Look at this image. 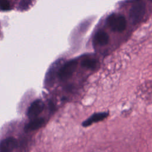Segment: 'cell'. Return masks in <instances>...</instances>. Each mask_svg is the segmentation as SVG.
I'll return each instance as SVG.
<instances>
[{"label":"cell","instance_id":"obj_1","mask_svg":"<svg viewBox=\"0 0 152 152\" xmlns=\"http://www.w3.org/2000/svg\"><path fill=\"white\" fill-rule=\"evenodd\" d=\"M106 22L112 30L115 32L123 31L126 26L125 17L119 14H112L108 16Z\"/></svg>","mask_w":152,"mask_h":152},{"label":"cell","instance_id":"obj_2","mask_svg":"<svg viewBox=\"0 0 152 152\" xmlns=\"http://www.w3.org/2000/svg\"><path fill=\"white\" fill-rule=\"evenodd\" d=\"M145 12V4L144 2L139 1L135 2L129 10V18L132 24H136L142 19Z\"/></svg>","mask_w":152,"mask_h":152},{"label":"cell","instance_id":"obj_3","mask_svg":"<svg viewBox=\"0 0 152 152\" xmlns=\"http://www.w3.org/2000/svg\"><path fill=\"white\" fill-rule=\"evenodd\" d=\"M78 62L72 59L66 62L59 70L58 77L61 80H66L69 78L77 69Z\"/></svg>","mask_w":152,"mask_h":152},{"label":"cell","instance_id":"obj_4","mask_svg":"<svg viewBox=\"0 0 152 152\" xmlns=\"http://www.w3.org/2000/svg\"><path fill=\"white\" fill-rule=\"evenodd\" d=\"M43 102L41 100L37 99L34 101L29 106L27 110V115L31 119L36 118L43 110Z\"/></svg>","mask_w":152,"mask_h":152},{"label":"cell","instance_id":"obj_5","mask_svg":"<svg viewBox=\"0 0 152 152\" xmlns=\"http://www.w3.org/2000/svg\"><path fill=\"white\" fill-rule=\"evenodd\" d=\"M17 145V140L12 138L9 137L3 140L0 142V152H10L14 150Z\"/></svg>","mask_w":152,"mask_h":152},{"label":"cell","instance_id":"obj_6","mask_svg":"<svg viewBox=\"0 0 152 152\" xmlns=\"http://www.w3.org/2000/svg\"><path fill=\"white\" fill-rule=\"evenodd\" d=\"M108 112H100L94 113L90 118H88L86 121H84L82 124V125L84 127L88 126L94 122H97L103 120L108 116Z\"/></svg>","mask_w":152,"mask_h":152},{"label":"cell","instance_id":"obj_7","mask_svg":"<svg viewBox=\"0 0 152 152\" xmlns=\"http://www.w3.org/2000/svg\"><path fill=\"white\" fill-rule=\"evenodd\" d=\"M94 40L99 45L104 46L108 43L109 41V36L104 31L99 30L95 34Z\"/></svg>","mask_w":152,"mask_h":152},{"label":"cell","instance_id":"obj_8","mask_svg":"<svg viewBox=\"0 0 152 152\" xmlns=\"http://www.w3.org/2000/svg\"><path fill=\"white\" fill-rule=\"evenodd\" d=\"M44 122V119L42 118L32 119V121H30L25 126L24 130L26 132L34 131L41 127L43 125Z\"/></svg>","mask_w":152,"mask_h":152},{"label":"cell","instance_id":"obj_9","mask_svg":"<svg viewBox=\"0 0 152 152\" xmlns=\"http://www.w3.org/2000/svg\"><path fill=\"white\" fill-rule=\"evenodd\" d=\"M97 64V61L93 58H86L84 59L82 62L81 65L89 69H94L96 67Z\"/></svg>","mask_w":152,"mask_h":152},{"label":"cell","instance_id":"obj_10","mask_svg":"<svg viewBox=\"0 0 152 152\" xmlns=\"http://www.w3.org/2000/svg\"><path fill=\"white\" fill-rule=\"evenodd\" d=\"M31 2V0H20L18 7L21 10H26Z\"/></svg>","mask_w":152,"mask_h":152},{"label":"cell","instance_id":"obj_11","mask_svg":"<svg viewBox=\"0 0 152 152\" xmlns=\"http://www.w3.org/2000/svg\"><path fill=\"white\" fill-rule=\"evenodd\" d=\"M0 8L4 11L10 10L11 6L8 0H0Z\"/></svg>","mask_w":152,"mask_h":152}]
</instances>
